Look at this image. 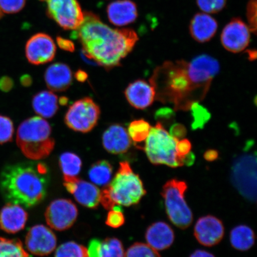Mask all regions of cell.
<instances>
[{
    "mask_svg": "<svg viewBox=\"0 0 257 257\" xmlns=\"http://www.w3.org/2000/svg\"><path fill=\"white\" fill-rule=\"evenodd\" d=\"M44 79L51 91H65L72 85V72L66 64L54 63L45 72Z\"/></svg>",
    "mask_w": 257,
    "mask_h": 257,
    "instance_id": "21",
    "label": "cell"
},
{
    "mask_svg": "<svg viewBox=\"0 0 257 257\" xmlns=\"http://www.w3.org/2000/svg\"><path fill=\"white\" fill-rule=\"evenodd\" d=\"M190 110L192 111L193 130L203 128L205 123L210 120V114L203 106L199 104V102H195L191 105Z\"/></svg>",
    "mask_w": 257,
    "mask_h": 257,
    "instance_id": "32",
    "label": "cell"
},
{
    "mask_svg": "<svg viewBox=\"0 0 257 257\" xmlns=\"http://www.w3.org/2000/svg\"><path fill=\"white\" fill-rule=\"evenodd\" d=\"M75 78L78 82H84L88 79V74L84 70H78L75 74Z\"/></svg>",
    "mask_w": 257,
    "mask_h": 257,
    "instance_id": "44",
    "label": "cell"
},
{
    "mask_svg": "<svg viewBox=\"0 0 257 257\" xmlns=\"http://www.w3.org/2000/svg\"><path fill=\"white\" fill-rule=\"evenodd\" d=\"M190 257H215L212 253L204 250H197L193 252Z\"/></svg>",
    "mask_w": 257,
    "mask_h": 257,
    "instance_id": "45",
    "label": "cell"
},
{
    "mask_svg": "<svg viewBox=\"0 0 257 257\" xmlns=\"http://www.w3.org/2000/svg\"><path fill=\"white\" fill-rule=\"evenodd\" d=\"M231 181L246 200L255 202L256 199V153L246 152L234 161L231 170Z\"/></svg>",
    "mask_w": 257,
    "mask_h": 257,
    "instance_id": "8",
    "label": "cell"
},
{
    "mask_svg": "<svg viewBox=\"0 0 257 257\" xmlns=\"http://www.w3.org/2000/svg\"><path fill=\"white\" fill-rule=\"evenodd\" d=\"M219 70L216 59L202 54L190 62L164 63L154 70L150 82L157 100L172 104L175 110L188 111L193 104L205 98Z\"/></svg>",
    "mask_w": 257,
    "mask_h": 257,
    "instance_id": "1",
    "label": "cell"
},
{
    "mask_svg": "<svg viewBox=\"0 0 257 257\" xmlns=\"http://www.w3.org/2000/svg\"><path fill=\"white\" fill-rule=\"evenodd\" d=\"M198 8L206 14H217L226 5L227 0H196Z\"/></svg>",
    "mask_w": 257,
    "mask_h": 257,
    "instance_id": "35",
    "label": "cell"
},
{
    "mask_svg": "<svg viewBox=\"0 0 257 257\" xmlns=\"http://www.w3.org/2000/svg\"><path fill=\"white\" fill-rule=\"evenodd\" d=\"M112 175V166L107 160H100L93 164L88 172L89 178L93 184L101 186L110 184Z\"/></svg>",
    "mask_w": 257,
    "mask_h": 257,
    "instance_id": "26",
    "label": "cell"
},
{
    "mask_svg": "<svg viewBox=\"0 0 257 257\" xmlns=\"http://www.w3.org/2000/svg\"><path fill=\"white\" fill-rule=\"evenodd\" d=\"M4 12H3L1 9H0V19H2L3 17V16H4Z\"/></svg>",
    "mask_w": 257,
    "mask_h": 257,
    "instance_id": "49",
    "label": "cell"
},
{
    "mask_svg": "<svg viewBox=\"0 0 257 257\" xmlns=\"http://www.w3.org/2000/svg\"><path fill=\"white\" fill-rule=\"evenodd\" d=\"M28 213L21 205L8 202L0 210V229L14 234L24 229Z\"/></svg>",
    "mask_w": 257,
    "mask_h": 257,
    "instance_id": "18",
    "label": "cell"
},
{
    "mask_svg": "<svg viewBox=\"0 0 257 257\" xmlns=\"http://www.w3.org/2000/svg\"><path fill=\"white\" fill-rule=\"evenodd\" d=\"M78 210L72 201L67 199L54 200L47 208L45 217L52 229L59 231L69 229L78 217Z\"/></svg>",
    "mask_w": 257,
    "mask_h": 257,
    "instance_id": "11",
    "label": "cell"
},
{
    "mask_svg": "<svg viewBox=\"0 0 257 257\" xmlns=\"http://www.w3.org/2000/svg\"><path fill=\"white\" fill-rule=\"evenodd\" d=\"M257 0H249L247 5L246 17L250 32L256 33Z\"/></svg>",
    "mask_w": 257,
    "mask_h": 257,
    "instance_id": "38",
    "label": "cell"
},
{
    "mask_svg": "<svg viewBox=\"0 0 257 257\" xmlns=\"http://www.w3.org/2000/svg\"><path fill=\"white\" fill-rule=\"evenodd\" d=\"M100 255L101 257H124L123 244L115 237H108L101 242Z\"/></svg>",
    "mask_w": 257,
    "mask_h": 257,
    "instance_id": "31",
    "label": "cell"
},
{
    "mask_svg": "<svg viewBox=\"0 0 257 257\" xmlns=\"http://www.w3.org/2000/svg\"><path fill=\"white\" fill-rule=\"evenodd\" d=\"M59 165L63 172L64 179L76 178L82 168V161L76 154L70 152L61 154Z\"/></svg>",
    "mask_w": 257,
    "mask_h": 257,
    "instance_id": "27",
    "label": "cell"
},
{
    "mask_svg": "<svg viewBox=\"0 0 257 257\" xmlns=\"http://www.w3.org/2000/svg\"><path fill=\"white\" fill-rule=\"evenodd\" d=\"M179 140L173 138L158 122L151 127L144 146L148 158L153 165H166L170 168L185 166L184 159L178 155L176 144Z\"/></svg>",
    "mask_w": 257,
    "mask_h": 257,
    "instance_id": "6",
    "label": "cell"
},
{
    "mask_svg": "<svg viewBox=\"0 0 257 257\" xmlns=\"http://www.w3.org/2000/svg\"><path fill=\"white\" fill-rule=\"evenodd\" d=\"M27 0H0V9L4 14H14L22 11Z\"/></svg>",
    "mask_w": 257,
    "mask_h": 257,
    "instance_id": "37",
    "label": "cell"
},
{
    "mask_svg": "<svg viewBox=\"0 0 257 257\" xmlns=\"http://www.w3.org/2000/svg\"><path fill=\"white\" fill-rule=\"evenodd\" d=\"M0 257H30V255L20 240L0 237Z\"/></svg>",
    "mask_w": 257,
    "mask_h": 257,
    "instance_id": "28",
    "label": "cell"
},
{
    "mask_svg": "<svg viewBox=\"0 0 257 257\" xmlns=\"http://www.w3.org/2000/svg\"><path fill=\"white\" fill-rule=\"evenodd\" d=\"M224 234L223 223L216 217L208 216L199 218L194 227V235L199 243L205 246L217 245Z\"/></svg>",
    "mask_w": 257,
    "mask_h": 257,
    "instance_id": "16",
    "label": "cell"
},
{
    "mask_svg": "<svg viewBox=\"0 0 257 257\" xmlns=\"http://www.w3.org/2000/svg\"><path fill=\"white\" fill-rule=\"evenodd\" d=\"M16 143L26 157L35 161L47 158L55 147L49 123L38 116L22 122L18 127Z\"/></svg>",
    "mask_w": 257,
    "mask_h": 257,
    "instance_id": "5",
    "label": "cell"
},
{
    "mask_svg": "<svg viewBox=\"0 0 257 257\" xmlns=\"http://www.w3.org/2000/svg\"><path fill=\"white\" fill-rule=\"evenodd\" d=\"M248 54H249V57L250 58L251 60H254L256 59V51L253 50H249L248 51Z\"/></svg>",
    "mask_w": 257,
    "mask_h": 257,
    "instance_id": "48",
    "label": "cell"
},
{
    "mask_svg": "<svg viewBox=\"0 0 257 257\" xmlns=\"http://www.w3.org/2000/svg\"><path fill=\"white\" fill-rule=\"evenodd\" d=\"M151 126L149 123L143 119L132 121L128 127V134L134 143L141 144L146 142L150 134Z\"/></svg>",
    "mask_w": 257,
    "mask_h": 257,
    "instance_id": "29",
    "label": "cell"
},
{
    "mask_svg": "<svg viewBox=\"0 0 257 257\" xmlns=\"http://www.w3.org/2000/svg\"><path fill=\"white\" fill-rule=\"evenodd\" d=\"M101 242L98 239H92L89 244L88 257H101Z\"/></svg>",
    "mask_w": 257,
    "mask_h": 257,
    "instance_id": "40",
    "label": "cell"
},
{
    "mask_svg": "<svg viewBox=\"0 0 257 257\" xmlns=\"http://www.w3.org/2000/svg\"><path fill=\"white\" fill-rule=\"evenodd\" d=\"M100 114L98 105L91 98L85 97L70 106L64 117V121L71 130L87 133L95 127Z\"/></svg>",
    "mask_w": 257,
    "mask_h": 257,
    "instance_id": "9",
    "label": "cell"
},
{
    "mask_svg": "<svg viewBox=\"0 0 257 257\" xmlns=\"http://www.w3.org/2000/svg\"><path fill=\"white\" fill-rule=\"evenodd\" d=\"M218 152L214 150H208L204 154V159L208 161V162H213V161L216 160L218 158Z\"/></svg>",
    "mask_w": 257,
    "mask_h": 257,
    "instance_id": "43",
    "label": "cell"
},
{
    "mask_svg": "<svg viewBox=\"0 0 257 257\" xmlns=\"http://www.w3.org/2000/svg\"><path fill=\"white\" fill-rule=\"evenodd\" d=\"M107 16L110 23L117 27H123L134 23L138 18L136 3L131 0H117L108 6Z\"/></svg>",
    "mask_w": 257,
    "mask_h": 257,
    "instance_id": "20",
    "label": "cell"
},
{
    "mask_svg": "<svg viewBox=\"0 0 257 257\" xmlns=\"http://www.w3.org/2000/svg\"><path fill=\"white\" fill-rule=\"evenodd\" d=\"M72 35L80 41L86 54L107 70L119 66L138 41L133 30L112 29L89 12H84L83 23Z\"/></svg>",
    "mask_w": 257,
    "mask_h": 257,
    "instance_id": "2",
    "label": "cell"
},
{
    "mask_svg": "<svg viewBox=\"0 0 257 257\" xmlns=\"http://www.w3.org/2000/svg\"><path fill=\"white\" fill-rule=\"evenodd\" d=\"M14 86V80L10 77L3 76L0 79V90L3 92L11 91Z\"/></svg>",
    "mask_w": 257,
    "mask_h": 257,
    "instance_id": "42",
    "label": "cell"
},
{
    "mask_svg": "<svg viewBox=\"0 0 257 257\" xmlns=\"http://www.w3.org/2000/svg\"><path fill=\"white\" fill-rule=\"evenodd\" d=\"M46 3L47 15L65 30H76L84 20L78 0H40Z\"/></svg>",
    "mask_w": 257,
    "mask_h": 257,
    "instance_id": "10",
    "label": "cell"
},
{
    "mask_svg": "<svg viewBox=\"0 0 257 257\" xmlns=\"http://www.w3.org/2000/svg\"><path fill=\"white\" fill-rule=\"evenodd\" d=\"M217 28L216 19L205 13L195 14L189 25L191 37L200 43L211 40L216 34Z\"/></svg>",
    "mask_w": 257,
    "mask_h": 257,
    "instance_id": "22",
    "label": "cell"
},
{
    "mask_svg": "<svg viewBox=\"0 0 257 257\" xmlns=\"http://www.w3.org/2000/svg\"><path fill=\"white\" fill-rule=\"evenodd\" d=\"M148 245L156 250L168 249L174 242L175 234L169 224L158 221L148 228L146 233Z\"/></svg>",
    "mask_w": 257,
    "mask_h": 257,
    "instance_id": "23",
    "label": "cell"
},
{
    "mask_svg": "<svg viewBox=\"0 0 257 257\" xmlns=\"http://www.w3.org/2000/svg\"><path fill=\"white\" fill-rule=\"evenodd\" d=\"M125 218L120 205H114L109 212L105 223L112 228H118L124 223Z\"/></svg>",
    "mask_w": 257,
    "mask_h": 257,
    "instance_id": "36",
    "label": "cell"
},
{
    "mask_svg": "<svg viewBox=\"0 0 257 257\" xmlns=\"http://www.w3.org/2000/svg\"><path fill=\"white\" fill-rule=\"evenodd\" d=\"M187 188L186 182L174 179L166 183L162 192L170 220L182 229L188 228L193 221L192 211L185 200Z\"/></svg>",
    "mask_w": 257,
    "mask_h": 257,
    "instance_id": "7",
    "label": "cell"
},
{
    "mask_svg": "<svg viewBox=\"0 0 257 257\" xmlns=\"http://www.w3.org/2000/svg\"><path fill=\"white\" fill-rule=\"evenodd\" d=\"M25 245L28 251L32 254L46 256L56 249L57 237L50 228L44 225H36L28 230Z\"/></svg>",
    "mask_w": 257,
    "mask_h": 257,
    "instance_id": "14",
    "label": "cell"
},
{
    "mask_svg": "<svg viewBox=\"0 0 257 257\" xmlns=\"http://www.w3.org/2000/svg\"><path fill=\"white\" fill-rule=\"evenodd\" d=\"M20 80L21 84L25 86V87H29V86L32 85V82H33L31 76L28 75L22 76Z\"/></svg>",
    "mask_w": 257,
    "mask_h": 257,
    "instance_id": "46",
    "label": "cell"
},
{
    "mask_svg": "<svg viewBox=\"0 0 257 257\" xmlns=\"http://www.w3.org/2000/svg\"><path fill=\"white\" fill-rule=\"evenodd\" d=\"M69 99L66 97V96H62L60 97L58 102L60 105H66L68 103Z\"/></svg>",
    "mask_w": 257,
    "mask_h": 257,
    "instance_id": "47",
    "label": "cell"
},
{
    "mask_svg": "<svg viewBox=\"0 0 257 257\" xmlns=\"http://www.w3.org/2000/svg\"><path fill=\"white\" fill-rule=\"evenodd\" d=\"M57 43L58 46L61 49L69 51L70 53L73 52L75 51V45H74L72 41L65 39V38L62 37H58L57 38Z\"/></svg>",
    "mask_w": 257,
    "mask_h": 257,
    "instance_id": "41",
    "label": "cell"
},
{
    "mask_svg": "<svg viewBox=\"0 0 257 257\" xmlns=\"http://www.w3.org/2000/svg\"><path fill=\"white\" fill-rule=\"evenodd\" d=\"M56 46L52 38L44 33L32 36L25 47V54L28 62L34 65L46 64L54 59Z\"/></svg>",
    "mask_w": 257,
    "mask_h": 257,
    "instance_id": "13",
    "label": "cell"
},
{
    "mask_svg": "<svg viewBox=\"0 0 257 257\" xmlns=\"http://www.w3.org/2000/svg\"><path fill=\"white\" fill-rule=\"evenodd\" d=\"M102 145L107 152L112 154L126 153L131 146V140L124 127L114 124L107 128L102 135Z\"/></svg>",
    "mask_w": 257,
    "mask_h": 257,
    "instance_id": "19",
    "label": "cell"
},
{
    "mask_svg": "<svg viewBox=\"0 0 257 257\" xmlns=\"http://www.w3.org/2000/svg\"><path fill=\"white\" fill-rule=\"evenodd\" d=\"M231 245L234 249L245 251L249 249L255 242V234L251 228L246 225H239L231 231Z\"/></svg>",
    "mask_w": 257,
    "mask_h": 257,
    "instance_id": "25",
    "label": "cell"
},
{
    "mask_svg": "<svg viewBox=\"0 0 257 257\" xmlns=\"http://www.w3.org/2000/svg\"><path fill=\"white\" fill-rule=\"evenodd\" d=\"M55 257H88V249L78 243L66 242L57 249Z\"/></svg>",
    "mask_w": 257,
    "mask_h": 257,
    "instance_id": "30",
    "label": "cell"
},
{
    "mask_svg": "<svg viewBox=\"0 0 257 257\" xmlns=\"http://www.w3.org/2000/svg\"><path fill=\"white\" fill-rule=\"evenodd\" d=\"M146 194L139 175L134 172L130 163L123 162L111 182L101 191L100 202L107 210L116 205L130 207L139 203Z\"/></svg>",
    "mask_w": 257,
    "mask_h": 257,
    "instance_id": "4",
    "label": "cell"
},
{
    "mask_svg": "<svg viewBox=\"0 0 257 257\" xmlns=\"http://www.w3.org/2000/svg\"><path fill=\"white\" fill-rule=\"evenodd\" d=\"M14 132V123L11 118L0 115V145L11 142Z\"/></svg>",
    "mask_w": 257,
    "mask_h": 257,
    "instance_id": "34",
    "label": "cell"
},
{
    "mask_svg": "<svg viewBox=\"0 0 257 257\" xmlns=\"http://www.w3.org/2000/svg\"><path fill=\"white\" fill-rule=\"evenodd\" d=\"M128 103L139 110L150 107L156 99V92L151 83L137 80L130 83L124 91Z\"/></svg>",
    "mask_w": 257,
    "mask_h": 257,
    "instance_id": "17",
    "label": "cell"
},
{
    "mask_svg": "<svg viewBox=\"0 0 257 257\" xmlns=\"http://www.w3.org/2000/svg\"><path fill=\"white\" fill-rule=\"evenodd\" d=\"M169 134L177 140H182L186 136V128L181 124H175L170 128Z\"/></svg>",
    "mask_w": 257,
    "mask_h": 257,
    "instance_id": "39",
    "label": "cell"
},
{
    "mask_svg": "<svg viewBox=\"0 0 257 257\" xmlns=\"http://www.w3.org/2000/svg\"><path fill=\"white\" fill-rule=\"evenodd\" d=\"M124 257H161L157 250L148 244L136 243L128 248Z\"/></svg>",
    "mask_w": 257,
    "mask_h": 257,
    "instance_id": "33",
    "label": "cell"
},
{
    "mask_svg": "<svg viewBox=\"0 0 257 257\" xmlns=\"http://www.w3.org/2000/svg\"><path fill=\"white\" fill-rule=\"evenodd\" d=\"M50 181L46 164L27 162L6 166L0 174V192L8 202L35 206L46 197Z\"/></svg>",
    "mask_w": 257,
    "mask_h": 257,
    "instance_id": "3",
    "label": "cell"
},
{
    "mask_svg": "<svg viewBox=\"0 0 257 257\" xmlns=\"http://www.w3.org/2000/svg\"><path fill=\"white\" fill-rule=\"evenodd\" d=\"M32 107L35 112L41 117H52L59 110L57 96L52 91L38 92L32 99Z\"/></svg>",
    "mask_w": 257,
    "mask_h": 257,
    "instance_id": "24",
    "label": "cell"
},
{
    "mask_svg": "<svg viewBox=\"0 0 257 257\" xmlns=\"http://www.w3.org/2000/svg\"><path fill=\"white\" fill-rule=\"evenodd\" d=\"M67 191L74 196L79 204L95 208L100 203L101 191L94 184L78 178L64 179Z\"/></svg>",
    "mask_w": 257,
    "mask_h": 257,
    "instance_id": "15",
    "label": "cell"
},
{
    "mask_svg": "<svg viewBox=\"0 0 257 257\" xmlns=\"http://www.w3.org/2000/svg\"><path fill=\"white\" fill-rule=\"evenodd\" d=\"M250 30L241 19L233 18L223 28L221 34V43L225 49L237 53L249 46Z\"/></svg>",
    "mask_w": 257,
    "mask_h": 257,
    "instance_id": "12",
    "label": "cell"
}]
</instances>
